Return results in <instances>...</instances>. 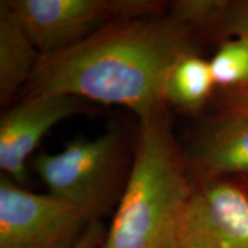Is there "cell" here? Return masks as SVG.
Here are the masks:
<instances>
[{
    "label": "cell",
    "instance_id": "5b68a950",
    "mask_svg": "<svg viewBox=\"0 0 248 248\" xmlns=\"http://www.w3.org/2000/svg\"><path fill=\"white\" fill-rule=\"evenodd\" d=\"M191 178L176 237L192 248H248V177L191 173Z\"/></svg>",
    "mask_w": 248,
    "mask_h": 248
},
{
    "label": "cell",
    "instance_id": "5bb4252c",
    "mask_svg": "<svg viewBox=\"0 0 248 248\" xmlns=\"http://www.w3.org/2000/svg\"><path fill=\"white\" fill-rule=\"evenodd\" d=\"M219 117L248 120V83L225 90L219 100Z\"/></svg>",
    "mask_w": 248,
    "mask_h": 248
},
{
    "label": "cell",
    "instance_id": "7c38bea8",
    "mask_svg": "<svg viewBox=\"0 0 248 248\" xmlns=\"http://www.w3.org/2000/svg\"><path fill=\"white\" fill-rule=\"evenodd\" d=\"M226 0H177L169 5V13L197 32L216 35L228 7Z\"/></svg>",
    "mask_w": 248,
    "mask_h": 248
},
{
    "label": "cell",
    "instance_id": "4fadbf2b",
    "mask_svg": "<svg viewBox=\"0 0 248 248\" xmlns=\"http://www.w3.org/2000/svg\"><path fill=\"white\" fill-rule=\"evenodd\" d=\"M216 36L248 40V0L229 1Z\"/></svg>",
    "mask_w": 248,
    "mask_h": 248
},
{
    "label": "cell",
    "instance_id": "9c48e42d",
    "mask_svg": "<svg viewBox=\"0 0 248 248\" xmlns=\"http://www.w3.org/2000/svg\"><path fill=\"white\" fill-rule=\"evenodd\" d=\"M40 53L20 17L0 1V105L7 108L35 71Z\"/></svg>",
    "mask_w": 248,
    "mask_h": 248
},
{
    "label": "cell",
    "instance_id": "ba28073f",
    "mask_svg": "<svg viewBox=\"0 0 248 248\" xmlns=\"http://www.w3.org/2000/svg\"><path fill=\"white\" fill-rule=\"evenodd\" d=\"M185 157L191 173L248 177V120L218 117Z\"/></svg>",
    "mask_w": 248,
    "mask_h": 248
},
{
    "label": "cell",
    "instance_id": "8fae6325",
    "mask_svg": "<svg viewBox=\"0 0 248 248\" xmlns=\"http://www.w3.org/2000/svg\"><path fill=\"white\" fill-rule=\"evenodd\" d=\"M215 85L231 90L248 83V40H224L209 61Z\"/></svg>",
    "mask_w": 248,
    "mask_h": 248
},
{
    "label": "cell",
    "instance_id": "9a60e30c",
    "mask_svg": "<svg viewBox=\"0 0 248 248\" xmlns=\"http://www.w3.org/2000/svg\"><path fill=\"white\" fill-rule=\"evenodd\" d=\"M106 233L107 229L100 219H95L86 226L75 243L66 248H100L106 238Z\"/></svg>",
    "mask_w": 248,
    "mask_h": 248
},
{
    "label": "cell",
    "instance_id": "277c9868",
    "mask_svg": "<svg viewBox=\"0 0 248 248\" xmlns=\"http://www.w3.org/2000/svg\"><path fill=\"white\" fill-rule=\"evenodd\" d=\"M40 55L71 47L119 18L157 16L169 5L156 0H7Z\"/></svg>",
    "mask_w": 248,
    "mask_h": 248
},
{
    "label": "cell",
    "instance_id": "52a82bcc",
    "mask_svg": "<svg viewBox=\"0 0 248 248\" xmlns=\"http://www.w3.org/2000/svg\"><path fill=\"white\" fill-rule=\"evenodd\" d=\"M86 100L71 95L20 99L0 119V169L22 185L27 160L58 123L86 110Z\"/></svg>",
    "mask_w": 248,
    "mask_h": 248
},
{
    "label": "cell",
    "instance_id": "7a4b0ae2",
    "mask_svg": "<svg viewBox=\"0 0 248 248\" xmlns=\"http://www.w3.org/2000/svg\"><path fill=\"white\" fill-rule=\"evenodd\" d=\"M192 191L168 109L139 120L133 162L100 248H159Z\"/></svg>",
    "mask_w": 248,
    "mask_h": 248
},
{
    "label": "cell",
    "instance_id": "6da1fadb",
    "mask_svg": "<svg viewBox=\"0 0 248 248\" xmlns=\"http://www.w3.org/2000/svg\"><path fill=\"white\" fill-rule=\"evenodd\" d=\"M193 31L169 11L114 20L71 47L40 55L20 99L71 95L145 119L168 109L167 79L179 59L195 53Z\"/></svg>",
    "mask_w": 248,
    "mask_h": 248
},
{
    "label": "cell",
    "instance_id": "8992f818",
    "mask_svg": "<svg viewBox=\"0 0 248 248\" xmlns=\"http://www.w3.org/2000/svg\"><path fill=\"white\" fill-rule=\"evenodd\" d=\"M92 219L78 207L0 177V248H66Z\"/></svg>",
    "mask_w": 248,
    "mask_h": 248
},
{
    "label": "cell",
    "instance_id": "30bf717a",
    "mask_svg": "<svg viewBox=\"0 0 248 248\" xmlns=\"http://www.w3.org/2000/svg\"><path fill=\"white\" fill-rule=\"evenodd\" d=\"M214 86L209 61L197 52L186 54L170 71L164 90L166 102L186 113H194L206 104Z\"/></svg>",
    "mask_w": 248,
    "mask_h": 248
},
{
    "label": "cell",
    "instance_id": "3957f363",
    "mask_svg": "<svg viewBox=\"0 0 248 248\" xmlns=\"http://www.w3.org/2000/svg\"><path fill=\"white\" fill-rule=\"evenodd\" d=\"M124 136L113 128L92 139H76L58 153H40L33 169L48 193L83 210L92 221L120 200L124 178Z\"/></svg>",
    "mask_w": 248,
    "mask_h": 248
},
{
    "label": "cell",
    "instance_id": "2e32d148",
    "mask_svg": "<svg viewBox=\"0 0 248 248\" xmlns=\"http://www.w3.org/2000/svg\"><path fill=\"white\" fill-rule=\"evenodd\" d=\"M159 248H192V247L188 246V245H186L185 243H183L179 238L176 237V234L173 233L172 231L171 233L167 237V239L160 245Z\"/></svg>",
    "mask_w": 248,
    "mask_h": 248
}]
</instances>
